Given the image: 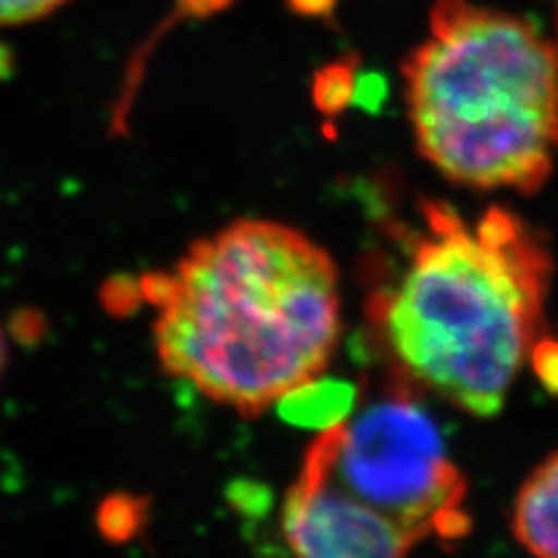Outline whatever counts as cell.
<instances>
[{
    "mask_svg": "<svg viewBox=\"0 0 558 558\" xmlns=\"http://www.w3.org/2000/svg\"><path fill=\"white\" fill-rule=\"evenodd\" d=\"M147 519V505L145 500L133 496H112L100 505L98 510V529L100 533L112 539V543H121V539L133 537L140 526Z\"/></svg>",
    "mask_w": 558,
    "mask_h": 558,
    "instance_id": "8",
    "label": "cell"
},
{
    "mask_svg": "<svg viewBox=\"0 0 558 558\" xmlns=\"http://www.w3.org/2000/svg\"><path fill=\"white\" fill-rule=\"evenodd\" d=\"M5 356H8V347H5L3 328H0V375H3V368H5Z\"/></svg>",
    "mask_w": 558,
    "mask_h": 558,
    "instance_id": "12",
    "label": "cell"
},
{
    "mask_svg": "<svg viewBox=\"0 0 558 558\" xmlns=\"http://www.w3.org/2000/svg\"><path fill=\"white\" fill-rule=\"evenodd\" d=\"M356 398L359 391L354 384L314 375L287 391L272 408L291 426L328 433L354 414Z\"/></svg>",
    "mask_w": 558,
    "mask_h": 558,
    "instance_id": "7",
    "label": "cell"
},
{
    "mask_svg": "<svg viewBox=\"0 0 558 558\" xmlns=\"http://www.w3.org/2000/svg\"><path fill=\"white\" fill-rule=\"evenodd\" d=\"M416 147L442 178L533 194L558 156V45L521 16L438 0L405 68Z\"/></svg>",
    "mask_w": 558,
    "mask_h": 558,
    "instance_id": "3",
    "label": "cell"
},
{
    "mask_svg": "<svg viewBox=\"0 0 558 558\" xmlns=\"http://www.w3.org/2000/svg\"><path fill=\"white\" fill-rule=\"evenodd\" d=\"M531 363L545 387L558 393V340L547 336L535 347V352L531 354Z\"/></svg>",
    "mask_w": 558,
    "mask_h": 558,
    "instance_id": "10",
    "label": "cell"
},
{
    "mask_svg": "<svg viewBox=\"0 0 558 558\" xmlns=\"http://www.w3.org/2000/svg\"><path fill=\"white\" fill-rule=\"evenodd\" d=\"M303 470L389 521L412 545L426 537L457 543L470 529L465 477L408 381L322 433Z\"/></svg>",
    "mask_w": 558,
    "mask_h": 558,
    "instance_id": "4",
    "label": "cell"
},
{
    "mask_svg": "<svg viewBox=\"0 0 558 558\" xmlns=\"http://www.w3.org/2000/svg\"><path fill=\"white\" fill-rule=\"evenodd\" d=\"M551 3H554V5H556V12H558V0H551Z\"/></svg>",
    "mask_w": 558,
    "mask_h": 558,
    "instance_id": "13",
    "label": "cell"
},
{
    "mask_svg": "<svg viewBox=\"0 0 558 558\" xmlns=\"http://www.w3.org/2000/svg\"><path fill=\"white\" fill-rule=\"evenodd\" d=\"M512 531L531 556L558 558V451L523 480L512 510Z\"/></svg>",
    "mask_w": 558,
    "mask_h": 558,
    "instance_id": "6",
    "label": "cell"
},
{
    "mask_svg": "<svg viewBox=\"0 0 558 558\" xmlns=\"http://www.w3.org/2000/svg\"><path fill=\"white\" fill-rule=\"evenodd\" d=\"M12 336L20 342H38L43 336V319L33 312H22L12 319Z\"/></svg>",
    "mask_w": 558,
    "mask_h": 558,
    "instance_id": "11",
    "label": "cell"
},
{
    "mask_svg": "<svg viewBox=\"0 0 558 558\" xmlns=\"http://www.w3.org/2000/svg\"><path fill=\"white\" fill-rule=\"evenodd\" d=\"M70 0H0V26H20L57 12Z\"/></svg>",
    "mask_w": 558,
    "mask_h": 558,
    "instance_id": "9",
    "label": "cell"
},
{
    "mask_svg": "<svg viewBox=\"0 0 558 558\" xmlns=\"http://www.w3.org/2000/svg\"><path fill=\"white\" fill-rule=\"evenodd\" d=\"M140 289L163 368L242 414L322 375L340 338L333 258L277 221L226 226Z\"/></svg>",
    "mask_w": 558,
    "mask_h": 558,
    "instance_id": "1",
    "label": "cell"
},
{
    "mask_svg": "<svg viewBox=\"0 0 558 558\" xmlns=\"http://www.w3.org/2000/svg\"><path fill=\"white\" fill-rule=\"evenodd\" d=\"M551 275L547 242L510 209L465 219L428 201L403 266L373 293L371 322L408 384L486 418L547 338Z\"/></svg>",
    "mask_w": 558,
    "mask_h": 558,
    "instance_id": "2",
    "label": "cell"
},
{
    "mask_svg": "<svg viewBox=\"0 0 558 558\" xmlns=\"http://www.w3.org/2000/svg\"><path fill=\"white\" fill-rule=\"evenodd\" d=\"M284 535L295 558H405L410 539L307 470L284 502Z\"/></svg>",
    "mask_w": 558,
    "mask_h": 558,
    "instance_id": "5",
    "label": "cell"
}]
</instances>
